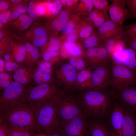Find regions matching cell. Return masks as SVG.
<instances>
[{"instance_id": "8fae6325", "label": "cell", "mask_w": 136, "mask_h": 136, "mask_svg": "<svg viewBox=\"0 0 136 136\" xmlns=\"http://www.w3.org/2000/svg\"><path fill=\"white\" fill-rule=\"evenodd\" d=\"M126 6L125 0H113L109 6L110 19L119 26H122L129 18V10Z\"/></svg>"}, {"instance_id": "ee69618b", "label": "cell", "mask_w": 136, "mask_h": 136, "mask_svg": "<svg viewBox=\"0 0 136 136\" xmlns=\"http://www.w3.org/2000/svg\"><path fill=\"white\" fill-rule=\"evenodd\" d=\"M125 35L130 36L136 35V22L129 24L125 27Z\"/></svg>"}, {"instance_id": "d6a6232c", "label": "cell", "mask_w": 136, "mask_h": 136, "mask_svg": "<svg viewBox=\"0 0 136 136\" xmlns=\"http://www.w3.org/2000/svg\"><path fill=\"white\" fill-rule=\"evenodd\" d=\"M94 8L102 12H107L109 6L107 0H92Z\"/></svg>"}, {"instance_id": "484cf974", "label": "cell", "mask_w": 136, "mask_h": 136, "mask_svg": "<svg viewBox=\"0 0 136 136\" xmlns=\"http://www.w3.org/2000/svg\"><path fill=\"white\" fill-rule=\"evenodd\" d=\"M8 136H32L34 130L27 129L7 126Z\"/></svg>"}, {"instance_id": "ba28073f", "label": "cell", "mask_w": 136, "mask_h": 136, "mask_svg": "<svg viewBox=\"0 0 136 136\" xmlns=\"http://www.w3.org/2000/svg\"><path fill=\"white\" fill-rule=\"evenodd\" d=\"M109 64L96 67L91 73V83L94 90L104 92L110 86L111 66Z\"/></svg>"}, {"instance_id": "6f0895ef", "label": "cell", "mask_w": 136, "mask_h": 136, "mask_svg": "<svg viewBox=\"0 0 136 136\" xmlns=\"http://www.w3.org/2000/svg\"><path fill=\"white\" fill-rule=\"evenodd\" d=\"M11 4H14V5L18 4L21 3L23 2V0H11L9 1Z\"/></svg>"}, {"instance_id": "ab89813d", "label": "cell", "mask_w": 136, "mask_h": 136, "mask_svg": "<svg viewBox=\"0 0 136 136\" xmlns=\"http://www.w3.org/2000/svg\"><path fill=\"white\" fill-rule=\"evenodd\" d=\"M66 41L74 42L79 37L78 30L76 27L71 32L63 36Z\"/></svg>"}, {"instance_id": "60d3db41", "label": "cell", "mask_w": 136, "mask_h": 136, "mask_svg": "<svg viewBox=\"0 0 136 136\" xmlns=\"http://www.w3.org/2000/svg\"><path fill=\"white\" fill-rule=\"evenodd\" d=\"M69 62L73 67H75L77 69L80 70L83 69L85 66V63L82 60L74 58H71Z\"/></svg>"}, {"instance_id": "f907efd6", "label": "cell", "mask_w": 136, "mask_h": 136, "mask_svg": "<svg viewBox=\"0 0 136 136\" xmlns=\"http://www.w3.org/2000/svg\"><path fill=\"white\" fill-rule=\"evenodd\" d=\"M11 4L9 1L4 0H0V13L4 12L9 10Z\"/></svg>"}, {"instance_id": "e0dca14e", "label": "cell", "mask_w": 136, "mask_h": 136, "mask_svg": "<svg viewBox=\"0 0 136 136\" xmlns=\"http://www.w3.org/2000/svg\"><path fill=\"white\" fill-rule=\"evenodd\" d=\"M35 71L29 67H18L13 72L14 81L25 87L33 78Z\"/></svg>"}, {"instance_id": "6125c7cd", "label": "cell", "mask_w": 136, "mask_h": 136, "mask_svg": "<svg viewBox=\"0 0 136 136\" xmlns=\"http://www.w3.org/2000/svg\"><path fill=\"white\" fill-rule=\"evenodd\" d=\"M36 136H46L45 135H44L41 134V135H37Z\"/></svg>"}, {"instance_id": "c3c4849f", "label": "cell", "mask_w": 136, "mask_h": 136, "mask_svg": "<svg viewBox=\"0 0 136 136\" xmlns=\"http://www.w3.org/2000/svg\"><path fill=\"white\" fill-rule=\"evenodd\" d=\"M101 12H102L94 8L89 13L86 19L92 22Z\"/></svg>"}, {"instance_id": "db71d44e", "label": "cell", "mask_w": 136, "mask_h": 136, "mask_svg": "<svg viewBox=\"0 0 136 136\" xmlns=\"http://www.w3.org/2000/svg\"><path fill=\"white\" fill-rule=\"evenodd\" d=\"M51 79V76L50 74L48 73H44L43 74L42 76V81L44 83H46L48 82Z\"/></svg>"}, {"instance_id": "277c9868", "label": "cell", "mask_w": 136, "mask_h": 136, "mask_svg": "<svg viewBox=\"0 0 136 136\" xmlns=\"http://www.w3.org/2000/svg\"><path fill=\"white\" fill-rule=\"evenodd\" d=\"M111 64L110 87L118 91L136 84V73L122 64Z\"/></svg>"}, {"instance_id": "f1b7e54d", "label": "cell", "mask_w": 136, "mask_h": 136, "mask_svg": "<svg viewBox=\"0 0 136 136\" xmlns=\"http://www.w3.org/2000/svg\"><path fill=\"white\" fill-rule=\"evenodd\" d=\"M62 71L68 81L73 82L77 78L76 72L73 67L68 64L63 65L61 68Z\"/></svg>"}, {"instance_id": "3957f363", "label": "cell", "mask_w": 136, "mask_h": 136, "mask_svg": "<svg viewBox=\"0 0 136 136\" xmlns=\"http://www.w3.org/2000/svg\"><path fill=\"white\" fill-rule=\"evenodd\" d=\"M59 96L57 94L32 107L37 120V130L46 133L55 126Z\"/></svg>"}, {"instance_id": "d6986e66", "label": "cell", "mask_w": 136, "mask_h": 136, "mask_svg": "<svg viewBox=\"0 0 136 136\" xmlns=\"http://www.w3.org/2000/svg\"><path fill=\"white\" fill-rule=\"evenodd\" d=\"M90 125L89 136H116L112 129L102 123L95 122Z\"/></svg>"}, {"instance_id": "836d02e7", "label": "cell", "mask_w": 136, "mask_h": 136, "mask_svg": "<svg viewBox=\"0 0 136 136\" xmlns=\"http://www.w3.org/2000/svg\"><path fill=\"white\" fill-rule=\"evenodd\" d=\"M11 75L6 72L0 73V90L5 89L8 87L13 81Z\"/></svg>"}, {"instance_id": "6da1fadb", "label": "cell", "mask_w": 136, "mask_h": 136, "mask_svg": "<svg viewBox=\"0 0 136 136\" xmlns=\"http://www.w3.org/2000/svg\"><path fill=\"white\" fill-rule=\"evenodd\" d=\"M113 96L107 91L93 90L85 93L79 103L86 117L104 118L112 110Z\"/></svg>"}, {"instance_id": "5bb4252c", "label": "cell", "mask_w": 136, "mask_h": 136, "mask_svg": "<svg viewBox=\"0 0 136 136\" xmlns=\"http://www.w3.org/2000/svg\"><path fill=\"white\" fill-rule=\"evenodd\" d=\"M111 112L110 121L113 131L116 136H123L122 126L124 108L120 103L113 106Z\"/></svg>"}, {"instance_id": "d4e9b609", "label": "cell", "mask_w": 136, "mask_h": 136, "mask_svg": "<svg viewBox=\"0 0 136 136\" xmlns=\"http://www.w3.org/2000/svg\"><path fill=\"white\" fill-rule=\"evenodd\" d=\"M124 37V32L123 31L108 39L104 42L103 45L106 48L110 57L114 51L117 44Z\"/></svg>"}, {"instance_id": "cb8c5ba5", "label": "cell", "mask_w": 136, "mask_h": 136, "mask_svg": "<svg viewBox=\"0 0 136 136\" xmlns=\"http://www.w3.org/2000/svg\"><path fill=\"white\" fill-rule=\"evenodd\" d=\"M24 44L26 50L25 60L30 63L37 61L39 58L40 54L37 48L29 42Z\"/></svg>"}, {"instance_id": "8d00e7d4", "label": "cell", "mask_w": 136, "mask_h": 136, "mask_svg": "<svg viewBox=\"0 0 136 136\" xmlns=\"http://www.w3.org/2000/svg\"><path fill=\"white\" fill-rule=\"evenodd\" d=\"M129 10V18L136 19V0H125Z\"/></svg>"}, {"instance_id": "9f6ffc18", "label": "cell", "mask_w": 136, "mask_h": 136, "mask_svg": "<svg viewBox=\"0 0 136 136\" xmlns=\"http://www.w3.org/2000/svg\"><path fill=\"white\" fill-rule=\"evenodd\" d=\"M78 1L73 0H66L65 6L67 7H71L73 5L76 4Z\"/></svg>"}, {"instance_id": "52a82bcc", "label": "cell", "mask_w": 136, "mask_h": 136, "mask_svg": "<svg viewBox=\"0 0 136 136\" xmlns=\"http://www.w3.org/2000/svg\"><path fill=\"white\" fill-rule=\"evenodd\" d=\"M57 94L54 87L46 83L27 88L25 101L32 107L35 105Z\"/></svg>"}, {"instance_id": "681fc988", "label": "cell", "mask_w": 136, "mask_h": 136, "mask_svg": "<svg viewBox=\"0 0 136 136\" xmlns=\"http://www.w3.org/2000/svg\"><path fill=\"white\" fill-rule=\"evenodd\" d=\"M43 72L41 71L38 70L35 71L34 73L33 79L35 82L38 85L43 83L42 81Z\"/></svg>"}, {"instance_id": "ac0fdd59", "label": "cell", "mask_w": 136, "mask_h": 136, "mask_svg": "<svg viewBox=\"0 0 136 136\" xmlns=\"http://www.w3.org/2000/svg\"><path fill=\"white\" fill-rule=\"evenodd\" d=\"M9 47V51L16 62L21 63L25 60L26 50L24 44L20 42H11Z\"/></svg>"}, {"instance_id": "d590c367", "label": "cell", "mask_w": 136, "mask_h": 136, "mask_svg": "<svg viewBox=\"0 0 136 136\" xmlns=\"http://www.w3.org/2000/svg\"><path fill=\"white\" fill-rule=\"evenodd\" d=\"M59 40L56 37L51 38L50 40L46 51L57 52L58 51L60 47Z\"/></svg>"}, {"instance_id": "7a4b0ae2", "label": "cell", "mask_w": 136, "mask_h": 136, "mask_svg": "<svg viewBox=\"0 0 136 136\" xmlns=\"http://www.w3.org/2000/svg\"><path fill=\"white\" fill-rule=\"evenodd\" d=\"M7 126L37 129V121L31 107L24 101L0 113Z\"/></svg>"}, {"instance_id": "f35d334b", "label": "cell", "mask_w": 136, "mask_h": 136, "mask_svg": "<svg viewBox=\"0 0 136 136\" xmlns=\"http://www.w3.org/2000/svg\"><path fill=\"white\" fill-rule=\"evenodd\" d=\"M12 18V12L11 10H8L0 13V21L4 24L11 22Z\"/></svg>"}, {"instance_id": "ffe728a7", "label": "cell", "mask_w": 136, "mask_h": 136, "mask_svg": "<svg viewBox=\"0 0 136 136\" xmlns=\"http://www.w3.org/2000/svg\"><path fill=\"white\" fill-rule=\"evenodd\" d=\"M70 11L65 10L61 11L51 23L52 29L58 33L62 31L70 17Z\"/></svg>"}, {"instance_id": "7402d4cb", "label": "cell", "mask_w": 136, "mask_h": 136, "mask_svg": "<svg viewBox=\"0 0 136 136\" xmlns=\"http://www.w3.org/2000/svg\"><path fill=\"white\" fill-rule=\"evenodd\" d=\"M77 26L79 37L81 40H85L91 34L94 29L92 22L86 19L81 22Z\"/></svg>"}, {"instance_id": "4fadbf2b", "label": "cell", "mask_w": 136, "mask_h": 136, "mask_svg": "<svg viewBox=\"0 0 136 136\" xmlns=\"http://www.w3.org/2000/svg\"><path fill=\"white\" fill-rule=\"evenodd\" d=\"M27 36L32 44L36 48L43 46L48 40V32L46 28L39 23L33 25L27 33Z\"/></svg>"}, {"instance_id": "74e56055", "label": "cell", "mask_w": 136, "mask_h": 136, "mask_svg": "<svg viewBox=\"0 0 136 136\" xmlns=\"http://www.w3.org/2000/svg\"><path fill=\"white\" fill-rule=\"evenodd\" d=\"M91 73L89 70L82 71L78 73L77 76V80L80 82L86 81L91 82Z\"/></svg>"}, {"instance_id": "9a60e30c", "label": "cell", "mask_w": 136, "mask_h": 136, "mask_svg": "<svg viewBox=\"0 0 136 136\" xmlns=\"http://www.w3.org/2000/svg\"><path fill=\"white\" fill-rule=\"evenodd\" d=\"M123 31L122 26L117 25L110 19L100 26L97 32L104 42L108 39Z\"/></svg>"}, {"instance_id": "603a6c76", "label": "cell", "mask_w": 136, "mask_h": 136, "mask_svg": "<svg viewBox=\"0 0 136 136\" xmlns=\"http://www.w3.org/2000/svg\"><path fill=\"white\" fill-rule=\"evenodd\" d=\"M104 41L100 38L97 31L94 30L91 35L84 40L83 45L87 48L98 47L103 45Z\"/></svg>"}, {"instance_id": "e575fe53", "label": "cell", "mask_w": 136, "mask_h": 136, "mask_svg": "<svg viewBox=\"0 0 136 136\" xmlns=\"http://www.w3.org/2000/svg\"><path fill=\"white\" fill-rule=\"evenodd\" d=\"M27 11L29 16L33 19H37L39 16V14L37 5L34 1L29 2Z\"/></svg>"}, {"instance_id": "9c48e42d", "label": "cell", "mask_w": 136, "mask_h": 136, "mask_svg": "<svg viewBox=\"0 0 136 136\" xmlns=\"http://www.w3.org/2000/svg\"><path fill=\"white\" fill-rule=\"evenodd\" d=\"M86 117L84 114L81 115L60 126L65 136H89Z\"/></svg>"}, {"instance_id": "5b68a950", "label": "cell", "mask_w": 136, "mask_h": 136, "mask_svg": "<svg viewBox=\"0 0 136 136\" xmlns=\"http://www.w3.org/2000/svg\"><path fill=\"white\" fill-rule=\"evenodd\" d=\"M84 114L79 103L72 98H61L60 96L58 104L55 126H59Z\"/></svg>"}, {"instance_id": "816d5d0a", "label": "cell", "mask_w": 136, "mask_h": 136, "mask_svg": "<svg viewBox=\"0 0 136 136\" xmlns=\"http://www.w3.org/2000/svg\"><path fill=\"white\" fill-rule=\"evenodd\" d=\"M0 117V136H8L7 125L2 118Z\"/></svg>"}, {"instance_id": "44dd1931", "label": "cell", "mask_w": 136, "mask_h": 136, "mask_svg": "<svg viewBox=\"0 0 136 136\" xmlns=\"http://www.w3.org/2000/svg\"><path fill=\"white\" fill-rule=\"evenodd\" d=\"M34 20L25 14L20 15L11 22V25L17 30L22 31L28 29L33 23Z\"/></svg>"}, {"instance_id": "680465c9", "label": "cell", "mask_w": 136, "mask_h": 136, "mask_svg": "<svg viewBox=\"0 0 136 136\" xmlns=\"http://www.w3.org/2000/svg\"><path fill=\"white\" fill-rule=\"evenodd\" d=\"M43 63L46 67L47 69H50V68L51 66V65L50 63L46 61L44 62Z\"/></svg>"}, {"instance_id": "7bdbcfd3", "label": "cell", "mask_w": 136, "mask_h": 136, "mask_svg": "<svg viewBox=\"0 0 136 136\" xmlns=\"http://www.w3.org/2000/svg\"><path fill=\"white\" fill-rule=\"evenodd\" d=\"M53 2L54 7L52 10L51 14L54 16H56L61 12L62 5L60 0H55Z\"/></svg>"}, {"instance_id": "30bf717a", "label": "cell", "mask_w": 136, "mask_h": 136, "mask_svg": "<svg viewBox=\"0 0 136 136\" xmlns=\"http://www.w3.org/2000/svg\"><path fill=\"white\" fill-rule=\"evenodd\" d=\"M112 61L122 64L136 73V51L126 48L115 51L111 57Z\"/></svg>"}, {"instance_id": "f5cc1de1", "label": "cell", "mask_w": 136, "mask_h": 136, "mask_svg": "<svg viewBox=\"0 0 136 136\" xmlns=\"http://www.w3.org/2000/svg\"><path fill=\"white\" fill-rule=\"evenodd\" d=\"M58 53L57 52L48 51L44 52L43 55L44 60L46 61L49 60L52 57L57 56Z\"/></svg>"}, {"instance_id": "4316f807", "label": "cell", "mask_w": 136, "mask_h": 136, "mask_svg": "<svg viewBox=\"0 0 136 136\" xmlns=\"http://www.w3.org/2000/svg\"><path fill=\"white\" fill-rule=\"evenodd\" d=\"M79 17L78 14L74 15L70 17L62 31L64 36L70 33L75 28L79 21Z\"/></svg>"}, {"instance_id": "b9f144b4", "label": "cell", "mask_w": 136, "mask_h": 136, "mask_svg": "<svg viewBox=\"0 0 136 136\" xmlns=\"http://www.w3.org/2000/svg\"><path fill=\"white\" fill-rule=\"evenodd\" d=\"M125 36L127 46L136 51V35Z\"/></svg>"}, {"instance_id": "8992f818", "label": "cell", "mask_w": 136, "mask_h": 136, "mask_svg": "<svg viewBox=\"0 0 136 136\" xmlns=\"http://www.w3.org/2000/svg\"><path fill=\"white\" fill-rule=\"evenodd\" d=\"M27 88L13 81L4 89L0 97V112L25 101Z\"/></svg>"}, {"instance_id": "1f68e13d", "label": "cell", "mask_w": 136, "mask_h": 136, "mask_svg": "<svg viewBox=\"0 0 136 136\" xmlns=\"http://www.w3.org/2000/svg\"><path fill=\"white\" fill-rule=\"evenodd\" d=\"M110 19L107 12H101L92 22L93 28L97 30L100 26Z\"/></svg>"}, {"instance_id": "7c38bea8", "label": "cell", "mask_w": 136, "mask_h": 136, "mask_svg": "<svg viewBox=\"0 0 136 136\" xmlns=\"http://www.w3.org/2000/svg\"><path fill=\"white\" fill-rule=\"evenodd\" d=\"M117 91L118 98L123 108L136 114V84Z\"/></svg>"}, {"instance_id": "4dcf8cb0", "label": "cell", "mask_w": 136, "mask_h": 136, "mask_svg": "<svg viewBox=\"0 0 136 136\" xmlns=\"http://www.w3.org/2000/svg\"><path fill=\"white\" fill-rule=\"evenodd\" d=\"M27 5L23 3L13 5L11 10L12 14L11 22L16 19L21 15L25 14L27 11Z\"/></svg>"}, {"instance_id": "11a10c76", "label": "cell", "mask_w": 136, "mask_h": 136, "mask_svg": "<svg viewBox=\"0 0 136 136\" xmlns=\"http://www.w3.org/2000/svg\"><path fill=\"white\" fill-rule=\"evenodd\" d=\"M5 67V61L1 58H0V73L6 72Z\"/></svg>"}, {"instance_id": "91938a15", "label": "cell", "mask_w": 136, "mask_h": 136, "mask_svg": "<svg viewBox=\"0 0 136 136\" xmlns=\"http://www.w3.org/2000/svg\"><path fill=\"white\" fill-rule=\"evenodd\" d=\"M60 1L62 5L63 6H65L66 3V0H61Z\"/></svg>"}, {"instance_id": "7dc6e473", "label": "cell", "mask_w": 136, "mask_h": 136, "mask_svg": "<svg viewBox=\"0 0 136 136\" xmlns=\"http://www.w3.org/2000/svg\"><path fill=\"white\" fill-rule=\"evenodd\" d=\"M6 71L9 72H14L18 67L17 63L15 61H5Z\"/></svg>"}, {"instance_id": "f6af8a7d", "label": "cell", "mask_w": 136, "mask_h": 136, "mask_svg": "<svg viewBox=\"0 0 136 136\" xmlns=\"http://www.w3.org/2000/svg\"><path fill=\"white\" fill-rule=\"evenodd\" d=\"M47 136H65L59 127L55 126L47 133Z\"/></svg>"}, {"instance_id": "83f0119b", "label": "cell", "mask_w": 136, "mask_h": 136, "mask_svg": "<svg viewBox=\"0 0 136 136\" xmlns=\"http://www.w3.org/2000/svg\"><path fill=\"white\" fill-rule=\"evenodd\" d=\"M63 49L66 53L74 56H79L81 53L80 48L74 42L65 41L63 43Z\"/></svg>"}, {"instance_id": "94428289", "label": "cell", "mask_w": 136, "mask_h": 136, "mask_svg": "<svg viewBox=\"0 0 136 136\" xmlns=\"http://www.w3.org/2000/svg\"><path fill=\"white\" fill-rule=\"evenodd\" d=\"M4 24L2 22L0 21V30H2L3 27V25Z\"/></svg>"}, {"instance_id": "2e32d148", "label": "cell", "mask_w": 136, "mask_h": 136, "mask_svg": "<svg viewBox=\"0 0 136 136\" xmlns=\"http://www.w3.org/2000/svg\"><path fill=\"white\" fill-rule=\"evenodd\" d=\"M122 132L123 136H136V114L124 108Z\"/></svg>"}, {"instance_id": "f546056e", "label": "cell", "mask_w": 136, "mask_h": 136, "mask_svg": "<svg viewBox=\"0 0 136 136\" xmlns=\"http://www.w3.org/2000/svg\"><path fill=\"white\" fill-rule=\"evenodd\" d=\"M92 0H82L77 6V10L80 13L87 15L93 9Z\"/></svg>"}, {"instance_id": "bcb514c9", "label": "cell", "mask_w": 136, "mask_h": 136, "mask_svg": "<svg viewBox=\"0 0 136 136\" xmlns=\"http://www.w3.org/2000/svg\"><path fill=\"white\" fill-rule=\"evenodd\" d=\"M99 47L87 48L86 50V55L91 62L96 56Z\"/></svg>"}]
</instances>
